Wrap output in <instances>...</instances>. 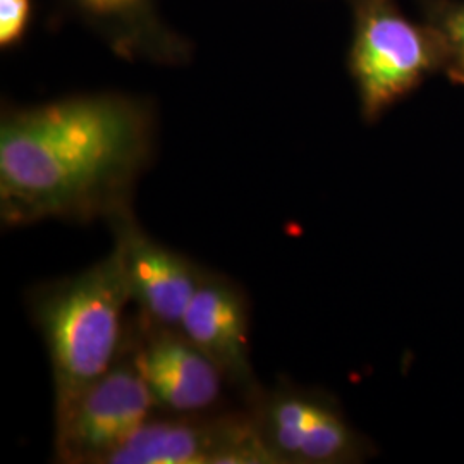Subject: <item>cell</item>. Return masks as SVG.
Returning <instances> with one entry per match:
<instances>
[{
  "label": "cell",
  "instance_id": "cell-1",
  "mask_svg": "<svg viewBox=\"0 0 464 464\" xmlns=\"http://www.w3.org/2000/svg\"><path fill=\"white\" fill-rule=\"evenodd\" d=\"M145 102L92 93L11 109L0 122V220L88 224L133 207L153 155Z\"/></svg>",
  "mask_w": 464,
  "mask_h": 464
},
{
  "label": "cell",
  "instance_id": "cell-2",
  "mask_svg": "<svg viewBox=\"0 0 464 464\" xmlns=\"http://www.w3.org/2000/svg\"><path fill=\"white\" fill-rule=\"evenodd\" d=\"M130 304V285L114 246L97 264L30 293L32 320L49 354L53 423L116 365L126 343Z\"/></svg>",
  "mask_w": 464,
  "mask_h": 464
},
{
  "label": "cell",
  "instance_id": "cell-3",
  "mask_svg": "<svg viewBox=\"0 0 464 464\" xmlns=\"http://www.w3.org/2000/svg\"><path fill=\"white\" fill-rule=\"evenodd\" d=\"M349 74L363 121L373 124L431 74L444 55L430 26L406 16L396 0H354Z\"/></svg>",
  "mask_w": 464,
  "mask_h": 464
},
{
  "label": "cell",
  "instance_id": "cell-4",
  "mask_svg": "<svg viewBox=\"0 0 464 464\" xmlns=\"http://www.w3.org/2000/svg\"><path fill=\"white\" fill-rule=\"evenodd\" d=\"M251 410L277 464H358L377 454L339 401L322 389L281 382Z\"/></svg>",
  "mask_w": 464,
  "mask_h": 464
},
{
  "label": "cell",
  "instance_id": "cell-5",
  "mask_svg": "<svg viewBox=\"0 0 464 464\" xmlns=\"http://www.w3.org/2000/svg\"><path fill=\"white\" fill-rule=\"evenodd\" d=\"M105 464H277L256 416L241 410L153 416Z\"/></svg>",
  "mask_w": 464,
  "mask_h": 464
},
{
  "label": "cell",
  "instance_id": "cell-6",
  "mask_svg": "<svg viewBox=\"0 0 464 464\" xmlns=\"http://www.w3.org/2000/svg\"><path fill=\"white\" fill-rule=\"evenodd\" d=\"M157 413L149 385L124 343L116 365L53 423V461L105 464Z\"/></svg>",
  "mask_w": 464,
  "mask_h": 464
},
{
  "label": "cell",
  "instance_id": "cell-7",
  "mask_svg": "<svg viewBox=\"0 0 464 464\" xmlns=\"http://www.w3.org/2000/svg\"><path fill=\"white\" fill-rule=\"evenodd\" d=\"M126 346L157 411L189 415L218 408L227 382L179 327L159 325L136 314L128 324Z\"/></svg>",
  "mask_w": 464,
  "mask_h": 464
},
{
  "label": "cell",
  "instance_id": "cell-8",
  "mask_svg": "<svg viewBox=\"0 0 464 464\" xmlns=\"http://www.w3.org/2000/svg\"><path fill=\"white\" fill-rule=\"evenodd\" d=\"M112 232L136 314L153 324L179 327L210 268L167 248L143 229L133 207L105 220Z\"/></svg>",
  "mask_w": 464,
  "mask_h": 464
},
{
  "label": "cell",
  "instance_id": "cell-9",
  "mask_svg": "<svg viewBox=\"0 0 464 464\" xmlns=\"http://www.w3.org/2000/svg\"><path fill=\"white\" fill-rule=\"evenodd\" d=\"M251 308L237 282L210 270L191 299L179 329L220 370L241 401L253 408L264 394L249 353Z\"/></svg>",
  "mask_w": 464,
  "mask_h": 464
},
{
  "label": "cell",
  "instance_id": "cell-10",
  "mask_svg": "<svg viewBox=\"0 0 464 464\" xmlns=\"http://www.w3.org/2000/svg\"><path fill=\"white\" fill-rule=\"evenodd\" d=\"M76 9L102 30L121 55L174 59L178 53L159 23L153 0H72Z\"/></svg>",
  "mask_w": 464,
  "mask_h": 464
},
{
  "label": "cell",
  "instance_id": "cell-11",
  "mask_svg": "<svg viewBox=\"0 0 464 464\" xmlns=\"http://www.w3.org/2000/svg\"><path fill=\"white\" fill-rule=\"evenodd\" d=\"M423 21L437 36L442 72L454 84L464 86V0H420Z\"/></svg>",
  "mask_w": 464,
  "mask_h": 464
},
{
  "label": "cell",
  "instance_id": "cell-12",
  "mask_svg": "<svg viewBox=\"0 0 464 464\" xmlns=\"http://www.w3.org/2000/svg\"><path fill=\"white\" fill-rule=\"evenodd\" d=\"M34 0H0V47L13 49L28 32Z\"/></svg>",
  "mask_w": 464,
  "mask_h": 464
}]
</instances>
